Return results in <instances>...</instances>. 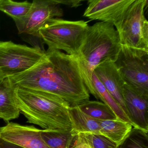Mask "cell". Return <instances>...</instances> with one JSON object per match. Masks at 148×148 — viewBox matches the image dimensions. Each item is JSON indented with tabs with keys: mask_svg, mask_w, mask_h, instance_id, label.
I'll return each instance as SVG.
<instances>
[{
	"mask_svg": "<svg viewBox=\"0 0 148 148\" xmlns=\"http://www.w3.org/2000/svg\"><path fill=\"white\" fill-rule=\"evenodd\" d=\"M8 78L14 86L53 94L71 107L79 105L89 97L76 57L58 50L48 51L31 69Z\"/></svg>",
	"mask_w": 148,
	"mask_h": 148,
	"instance_id": "obj_1",
	"label": "cell"
},
{
	"mask_svg": "<svg viewBox=\"0 0 148 148\" xmlns=\"http://www.w3.org/2000/svg\"><path fill=\"white\" fill-rule=\"evenodd\" d=\"M121 47L118 32L112 25L98 22L88 26L76 57L85 85L94 97L92 74L94 70L103 63L116 62Z\"/></svg>",
	"mask_w": 148,
	"mask_h": 148,
	"instance_id": "obj_2",
	"label": "cell"
},
{
	"mask_svg": "<svg viewBox=\"0 0 148 148\" xmlns=\"http://www.w3.org/2000/svg\"><path fill=\"white\" fill-rule=\"evenodd\" d=\"M17 105L27 123L42 130H71L69 114L71 106L58 96L44 92L15 86Z\"/></svg>",
	"mask_w": 148,
	"mask_h": 148,
	"instance_id": "obj_3",
	"label": "cell"
},
{
	"mask_svg": "<svg viewBox=\"0 0 148 148\" xmlns=\"http://www.w3.org/2000/svg\"><path fill=\"white\" fill-rule=\"evenodd\" d=\"M89 25L84 21H71L58 18L48 21L40 29V38L48 50H62L77 56L84 42Z\"/></svg>",
	"mask_w": 148,
	"mask_h": 148,
	"instance_id": "obj_4",
	"label": "cell"
},
{
	"mask_svg": "<svg viewBox=\"0 0 148 148\" xmlns=\"http://www.w3.org/2000/svg\"><path fill=\"white\" fill-rule=\"evenodd\" d=\"M114 63L125 83L148 96V51L122 45Z\"/></svg>",
	"mask_w": 148,
	"mask_h": 148,
	"instance_id": "obj_5",
	"label": "cell"
},
{
	"mask_svg": "<svg viewBox=\"0 0 148 148\" xmlns=\"http://www.w3.org/2000/svg\"><path fill=\"white\" fill-rule=\"evenodd\" d=\"M38 47H29L11 41H0V79L18 75L29 70L45 55Z\"/></svg>",
	"mask_w": 148,
	"mask_h": 148,
	"instance_id": "obj_6",
	"label": "cell"
},
{
	"mask_svg": "<svg viewBox=\"0 0 148 148\" xmlns=\"http://www.w3.org/2000/svg\"><path fill=\"white\" fill-rule=\"evenodd\" d=\"M146 0H134L126 11L119 31L121 45L148 51V22L145 16Z\"/></svg>",
	"mask_w": 148,
	"mask_h": 148,
	"instance_id": "obj_7",
	"label": "cell"
},
{
	"mask_svg": "<svg viewBox=\"0 0 148 148\" xmlns=\"http://www.w3.org/2000/svg\"><path fill=\"white\" fill-rule=\"evenodd\" d=\"M63 9L56 0H34L27 14L14 20L19 34H25L40 38L39 32L50 19L63 16Z\"/></svg>",
	"mask_w": 148,
	"mask_h": 148,
	"instance_id": "obj_8",
	"label": "cell"
},
{
	"mask_svg": "<svg viewBox=\"0 0 148 148\" xmlns=\"http://www.w3.org/2000/svg\"><path fill=\"white\" fill-rule=\"evenodd\" d=\"M134 0H89L83 16L110 24L118 32L126 11Z\"/></svg>",
	"mask_w": 148,
	"mask_h": 148,
	"instance_id": "obj_9",
	"label": "cell"
},
{
	"mask_svg": "<svg viewBox=\"0 0 148 148\" xmlns=\"http://www.w3.org/2000/svg\"><path fill=\"white\" fill-rule=\"evenodd\" d=\"M42 129L10 122L1 127L0 139L22 148H50L41 136Z\"/></svg>",
	"mask_w": 148,
	"mask_h": 148,
	"instance_id": "obj_10",
	"label": "cell"
},
{
	"mask_svg": "<svg viewBox=\"0 0 148 148\" xmlns=\"http://www.w3.org/2000/svg\"><path fill=\"white\" fill-rule=\"evenodd\" d=\"M127 116L133 127L148 132V96L124 83L122 88Z\"/></svg>",
	"mask_w": 148,
	"mask_h": 148,
	"instance_id": "obj_11",
	"label": "cell"
},
{
	"mask_svg": "<svg viewBox=\"0 0 148 148\" xmlns=\"http://www.w3.org/2000/svg\"><path fill=\"white\" fill-rule=\"evenodd\" d=\"M93 73L127 115L122 92L125 82L115 63L108 62L100 64Z\"/></svg>",
	"mask_w": 148,
	"mask_h": 148,
	"instance_id": "obj_12",
	"label": "cell"
},
{
	"mask_svg": "<svg viewBox=\"0 0 148 148\" xmlns=\"http://www.w3.org/2000/svg\"><path fill=\"white\" fill-rule=\"evenodd\" d=\"M15 89L8 77L0 79V119L7 123L18 118L20 114Z\"/></svg>",
	"mask_w": 148,
	"mask_h": 148,
	"instance_id": "obj_13",
	"label": "cell"
},
{
	"mask_svg": "<svg viewBox=\"0 0 148 148\" xmlns=\"http://www.w3.org/2000/svg\"><path fill=\"white\" fill-rule=\"evenodd\" d=\"M69 114L71 124V132L73 136H76L79 133H83L99 135V120L83 112L78 106L70 107Z\"/></svg>",
	"mask_w": 148,
	"mask_h": 148,
	"instance_id": "obj_14",
	"label": "cell"
},
{
	"mask_svg": "<svg viewBox=\"0 0 148 148\" xmlns=\"http://www.w3.org/2000/svg\"><path fill=\"white\" fill-rule=\"evenodd\" d=\"M99 135L105 137L118 146L129 135L133 126L121 119L99 120Z\"/></svg>",
	"mask_w": 148,
	"mask_h": 148,
	"instance_id": "obj_15",
	"label": "cell"
},
{
	"mask_svg": "<svg viewBox=\"0 0 148 148\" xmlns=\"http://www.w3.org/2000/svg\"><path fill=\"white\" fill-rule=\"evenodd\" d=\"M92 83L95 93L94 97L97 99H100L103 103L109 106L115 113L118 119L130 123L133 126L131 121L122 107L107 91L94 73L92 74Z\"/></svg>",
	"mask_w": 148,
	"mask_h": 148,
	"instance_id": "obj_16",
	"label": "cell"
},
{
	"mask_svg": "<svg viewBox=\"0 0 148 148\" xmlns=\"http://www.w3.org/2000/svg\"><path fill=\"white\" fill-rule=\"evenodd\" d=\"M41 136L50 148H71L76 136L72 134L71 130L55 131L42 129Z\"/></svg>",
	"mask_w": 148,
	"mask_h": 148,
	"instance_id": "obj_17",
	"label": "cell"
},
{
	"mask_svg": "<svg viewBox=\"0 0 148 148\" xmlns=\"http://www.w3.org/2000/svg\"><path fill=\"white\" fill-rule=\"evenodd\" d=\"M78 106L83 112L97 120H111L117 119L112 110L103 102L88 100Z\"/></svg>",
	"mask_w": 148,
	"mask_h": 148,
	"instance_id": "obj_18",
	"label": "cell"
},
{
	"mask_svg": "<svg viewBox=\"0 0 148 148\" xmlns=\"http://www.w3.org/2000/svg\"><path fill=\"white\" fill-rule=\"evenodd\" d=\"M32 5V3L27 1L19 2L12 0H0V11L12 17L13 20L25 16Z\"/></svg>",
	"mask_w": 148,
	"mask_h": 148,
	"instance_id": "obj_19",
	"label": "cell"
},
{
	"mask_svg": "<svg viewBox=\"0 0 148 148\" xmlns=\"http://www.w3.org/2000/svg\"><path fill=\"white\" fill-rule=\"evenodd\" d=\"M148 133L139 128L133 127L117 148H148Z\"/></svg>",
	"mask_w": 148,
	"mask_h": 148,
	"instance_id": "obj_20",
	"label": "cell"
},
{
	"mask_svg": "<svg viewBox=\"0 0 148 148\" xmlns=\"http://www.w3.org/2000/svg\"><path fill=\"white\" fill-rule=\"evenodd\" d=\"M90 143L92 148H117L115 143L102 135L82 133Z\"/></svg>",
	"mask_w": 148,
	"mask_h": 148,
	"instance_id": "obj_21",
	"label": "cell"
},
{
	"mask_svg": "<svg viewBox=\"0 0 148 148\" xmlns=\"http://www.w3.org/2000/svg\"><path fill=\"white\" fill-rule=\"evenodd\" d=\"M71 148H92L90 143L82 133L77 135Z\"/></svg>",
	"mask_w": 148,
	"mask_h": 148,
	"instance_id": "obj_22",
	"label": "cell"
},
{
	"mask_svg": "<svg viewBox=\"0 0 148 148\" xmlns=\"http://www.w3.org/2000/svg\"><path fill=\"white\" fill-rule=\"evenodd\" d=\"M83 0H56L57 3L65 5L71 8H77L82 5Z\"/></svg>",
	"mask_w": 148,
	"mask_h": 148,
	"instance_id": "obj_23",
	"label": "cell"
},
{
	"mask_svg": "<svg viewBox=\"0 0 148 148\" xmlns=\"http://www.w3.org/2000/svg\"><path fill=\"white\" fill-rule=\"evenodd\" d=\"M0 148H22L0 139Z\"/></svg>",
	"mask_w": 148,
	"mask_h": 148,
	"instance_id": "obj_24",
	"label": "cell"
},
{
	"mask_svg": "<svg viewBox=\"0 0 148 148\" xmlns=\"http://www.w3.org/2000/svg\"><path fill=\"white\" fill-rule=\"evenodd\" d=\"M1 127H0V130H1Z\"/></svg>",
	"mask_w": 148,
	"mask_h": 148,
	"instance_id": "obj_25",
	"label": "cell"
}]
</instances>
